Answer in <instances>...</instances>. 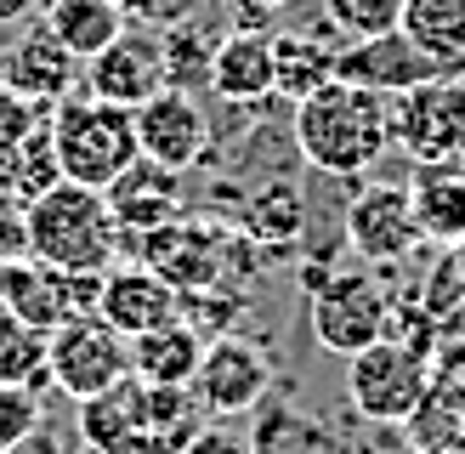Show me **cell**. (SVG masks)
Segmentation results:
<instances>
[{
	"mask_svg": "<svg viewBox=\"0 0 465 454\" xmlns=\"http://www.w3.org/2000/svg\"><path fill=\"white\" fill-rule=\"evenodd\" d=\"M431 392V358L403 347L398 335L346 358V398L369 426H403Z\"/></svg>",
	"mask_w": 465,
	"mask_h": 454,
	"instance_id": "5b68a950",
	"label": "cell"
},
{
	"mask_svg": "<svg viewBox=\"0 0 465 454\" xmlns=\"http://www.w3.org/2000/svg\"><path fill=\"white\" fill-rule=\"evenodd\" d=\"M52 148H57V171L63 182H80V188H114L143 148H136V120L131 108H114L74 91L52 108Z\"/></svg>",
	"mask_w": 465,
	"mask_h": 454,
	"instance_id": "3957f363",
	"label": "cell"
},
{
	"mask_svg": "<svg viewBox=\"0 0 465 454\" xmlns=\"http://www.w3.org/2000/svg\"><path fill=\"white\" fill-rule=\"evenodd\" d=\"M131 120H136V148H143V159H153V165H165V171H188L204 159V148H211L204 108L176 85L153 91Z\"/></svg>",
	"mask_w": 465,
	"mask_h": 454,
	"instance_id": "4fadbf2b",
	"label": "cell"
},
{
	"mask_svg": "<svg viewBox=\"0 0 465 454\" xmlns=\"http://www.w3.org/2000/svg\"><path fill=\"white\" fill-rule=\"evenodd\" d=\"M45 29L85 63L125 29V6L120 0H52V6H45Z\"/></svg>",
	"mask_w": 465,
	"mask_h": 454,
	"instance_id": "603a6c76",
	"label": "cell"
},
{
	"mask_svg": "<svg viewBox=\"0 0 465 454\" xmlns=\"http://www.w3.org/2000/svg\"><path fill=\"white\" fill-rule=\"evenodd\" d=\"M45 375L74 403L108 392L131 375V335H120L103 312H80L45 335Z\"/></svg>",
	"mask_w": 465,
	"mask_h": 454,
	"instance_id": "52a82bcc",
	"label": "cell"
},
{
	"mask_svg": "<svg viewBox=\"0 0 465 454\" xmlns=\"http://www.w3.org/2000/svg\"><path fill=\"white\" fill-rule=\"evenodd\" d=\"M97 290H103V272H63L35 256L0 262V307L17 312L23 324H35L40 335H52L80 312H97Z\"/></svg>",
	"mask_w": 465,
	"mask_h": 454,
	"instance_id": "ba28073f",
	"label": "cell"
},
{
	"mask_svg": "<svg viewBox=\"0 0 465 454\" xmlns=\"http://www.w3.org/2000/svg\"><path fill=\"white\" fill-rule=\"evenodd\" d=\"M80 80H85V63L68 52L45 23L23 29L6 52H0V85H12L17 97H29L40 108H57L63 97H74Z\"/></svg>",
	"mask_w": 465,
	"mask_h": 454,
	"instance_id": "7c38bea8",
	"label": "cell"
},
{
	"mask_svg": "<svg viewBox=\"0 0 465 454\" xmlns=\"http://www.w3.org/2000/svg\"><path fill=\"white\" fill-rule=\"evenodd\" d=\"M232 6H255V12H267V17H272V12H284L290 0H232Z\"/></svg>",
	"mask_w": 465,
	"mask_h": 454,
	"instance_id": "e575fe53",
	"label": "cell"
},
{
	"mask_svg": "<svg viewBox=\"0 0 465 454\" xmlns=\"http://www.w3.org/2000/svg\"><path fill=\"white\" fill-rule=\"evenodd\" d=\"M97 312L120 335H143V330H159V324H171V318H182V290L148 262H114L103 272Z\"/></svg>",
	"mask_w": 465,
	"mask_h": 454,
	"instance_id": "5bb4252c",
	"label": "cell"
},
{
	"mask_svg": "<svg viewBox=\"0 0 465 454\" xmlns=\"http://www.w3.org/2000/svg\"><path fill=\"white\" fill-rule=\"evenodd\" d=\"M0 380H45V335L0 307Z\"/></svg>",
	"mask_w": 465,
	"mask_h": 454,
	"instance_id": "d4e9b609",
	"label": "cell"
},
{
	"mask_svg": "<svg viewBox=\"0 0 465 454\" xmlns=\"http://www.w3.org/2000/svg\"><path fill=\"white\" fill-rule=\"evenodd\" d=\"M35 6H40V0H0V29H17Z\"/></svg>",
	"mask_w": 465,
	"mask_h": 454,
	"instance_id": "836d02e7",
	"label": "cell"
},
{
	"mask_svg": "<svg viewBox=\"0 0 465 454\" xmlns=\"http://www.w3.org/2000/svg\"><path fill=\"white\" fill-rule=\"evenodd\" d=\"M35 426H40V392L29 380H0V449L29 438Z\"/></svg>",
	"mask_w": 465,
	"mask_h": 454,
	"instance_id": "83f0119b",
	"label": "cell"
},
{
	"mask_svg": "<svg viewBox=\"0 0 465 454\" xmlns=\"http://www.w3.org/2000/svg\"><path fill=\"white\" fill-rule=\"evenodd\" d=\"M29 256V222H23V204L0 211V262H17Z\"/></svg>",
	"mask_w": 465,
	"mask_h": 454,
	"instance_id": "1f68e13d",
	"label": "cell"
},
{
	"mask_svg": "<svg viewBox=\"0 0 465 454\" xmlns=\"http://www.w3.org/2000/svg\"><path fill=\"white\" fill-rule=\"evenodd\" d=\"M443 454H465V431H460V438H454V443H449Z\"/></svg>",
	"mask_w": 465,
	"mask_h": 454,
	"instance_id": "8d00e7d4",
	"label": "cell"
},
{
	"mask_svg": "<svg viewBox=\"0 0 465 454\" xmlns=\"http://www.w3.org/2000/svg\"><path fill=\"white\" fill-rule=\"evenodd\" d=\"M0 454H63V438H57L52 426H35L29 438H17L12 449H0Z\"/></svg>",
	"mask_w": 465,
	"mask_h": 454,
	"instance_id": "d6a6232c",
	"label": "cell"
},
{
	"mask_svg": "<svg viewBox=\"0 0 465 454\" xmlns=\"http://www.w3.org/2000/svg\"><path fill=\"white\" fill-rule=\"evenodd\" d=\"M391 148L414 165H454L465 153V68H443L391 97Z\"/></svg>",
	"mask_w": 465,
	"mask_h": 454,
	"instance_id": "8992f818",
	"label": "cell"
},
{
	"mask_svg": "<svg viewBox=\"0 0 465 454\" xmlns=\"http://www.w3.org/2000/svg\"><path fill=\"white\" fill-rule=\"evenodd\" d=\"M335 52H341V45H318L312 35H301V29L272 35V97L307 103L312 91H323L335 80Z\"/></svg>",
	"mask_w": 465,
	"mask_h": 454,
	"instance_id": "ffe728a7",
	"label": "cell"
},
{
	"mask_svg": "<svg viewBox=\"0 0 465 454\" xmlns=\"http://www.w3.org/2000/svg\"><path fill=\"white\" fill-rule=\"evenodd\" d=\"M346 244L363 267H398L420 250V222H414V204L403 182H369L346 204Z\"/></svg>",
	"mask_w": 465,
	"mask_h": 454,
	"instance_id": "30bf717a",
	"label": "cell"
},
{
	"mask_svg": "<svg viewBox=\"0 0 465 454\" xmlns=\"http://www.w3.org/2000/svg\"><path fill=\"white\" fill-rule=\"evenodd\" d=\"M398 29L420 45L437 68L465 63V0H403Z\"/></svg>",
	"mask_w": 465,
	"mask_h": 454,
	"instance_id": "7402d4cb",
	"label": "cell"
},
{
	"mask_svg": "<svg viewBox=\"0 0 465 454\" xmlns=\"http://www.w3.org/2000/svg\"><path fill=\"white\" fill-rule=\"evenodd\" d=\"M454 318H460V335H465V301H460V312H454Z\"/></svg>",
	"mask_w": 465,
	"mask_h": 454,
	"instance_id": "74e56055",
	"label": "cell"
},
{
	"mask_svg": "<svg viewBox=\"0 0 465 454\" xmlns=\"http://www.w3.org/2000/svg\"><path fill=\"white\" fill-rule=\"evenodd\" d=\"M85 97L114 103V108H143L153 91H165V35L153 29H125L114 35L97 57H85V80H80Z\"/></svg>",
	"mask_w": 465,
	"mask_h": 454,
	"instance_id": "8fae6325",
	"label": "cell"
},
{
	"mask_svg": "<svg viewBox=\"0 0 465 454\" xmlns=\"http://www.w3.org/2000/svg\"><path fill=\"white\" fill-rule=\"evenodd\" d=\"M176 454H255V438H244L232 420H211V426H199Z\"/></svg>",
	"mask_w": 465,
	"mask_h": 454,
	"instance_id": "4dcf8cb0",
	"label": "cell"
},
{
	"mask_svg": "<svg viewBox=\"0 0 465 454\" xmlns=\"http://www.w3.org/2000/svg\"><path fill=\"white\" fill-rule=\"evenodd\" d=\"M295 148L318 176H369L391 148V97L352 80H330L307 103H295Z\"/></svg>",
	"mask_w": 465,
	"mask_h": 454,
	"instance_id": "6da1fadb",
	"label": "cell"
},
{
	"mask_svg": "<svg viewBox=\"0 0 465 454\" xmlns=\"http://www.w3.org/2000/svg\"><path fill=\"white\" fill-rule=\"evenodd\" d=\"M420 239L437 250L465 244V171L460 165H414V176L403 182Z\"/></svg>",
	"mask_w": 465,
	"mask_h": 454,
	"instance_id": "e0dca14e",
	"label": "cell"
},
{
	"mask_svg": "<svg viewBox=\"0 0 465 454\" xmlns=\"http://www.w3.org/2000/svg\"><path fill=\"white\" fill-rule=\"evenodd\" d=\"M29 222V256L63 272H108L114 250H120V222L103 188H80V182H52L45 193L23 204Z\"/></svg>",
	"mask_w": 465,
	"mask_h": 454,
	"instance_id": "7a4b0ae2",
	"label": "cell"
},
{
	"mask_svg": "<svg viewBox=\"0 0 465 454\" xmlns=\"http://www.w3.org/2000/svg\"><path fill=\"white\" fill-rule=\"evenodd\" d=\"M80 438L91 454H143V380L125 375L80 403Z\"/></svg>",
	"mask_w": 465,
	"mask_h": 454,
	"instance_id": "ac0fdd59",
	"label": "cell"
},
{
	"mask_svg": "<svg viewBox=\"0 0 465 454\" xmlns=\"http://www.w3.org/2000/svg\"><path fill=\"white\" fill-rule=\"evenodd\" d=\"M323 17H330V29L341 40H369V35L398 29L403 0H323Z\"/></svg>",
	"mask_w": 465,
	"mask_h": 454,
	"instance_id": "484cf974",
	"label": "cell"
},
{
	"mask_svg": "<svg viewBox=\"0 0 465 454\" xmlns=\"http://www.w3.org/2000/svg\"><path fill=\"white\" fill-rule=\"evenodd\" d=\"M211 91L239 108L267 103L272 97V29H227L211 52Z\"/></svg>",
	"mask_w": 465,
	"mask_h": 454,
	"instance_id": "2e32d148",
	"label": "cell"
},
{
	"mask_svg": "<svg viewBox=\"0 0 465 454\" xmlns=\"http://www.w3.org/2000/svg\"><path fill=\"white\" fill-rule=\"evenodd\" d=\"M431 398L465 426V347H437L431 352Z\"/></svg>",
	"mask_w": 465,
	"mask_h": 454,
	"instance_id": "f546056e",
	"label": "cell"
},
{
	"mask_svg": "<svg viewBox=\"0 0 465 454\" xmlns=\"http://www.w3.org/2000/svg\"><path fill=\"white\" fill-rule=\"evenodd\" d=\"M0 52H6V45H0Z\"/></svg>",
	"mask_w": 465,
	"mask_h": 454,
	"instance_id": "ab89813d",
	"label": "cell"
},
{
	"mask_svg": "<svg viewBox=\"0 0 465 454\" xmlns=\"http://www.w3.org/2000/svg\"><path fill=\"white\" fill-rule=\"evenodd\" d=\"M211 52H216V45L204 35H193V29L165 35V85H176V91H188V80L211 85Z\"/></svg>",
	"mask_w": 465,
	"mask_h": 454,
	"instance_id": "4316f807",
	"label": "cell"
},
{
	"mask_svg": "<svg viewBox=\"0 0 465 454\" xmlns=\"http://www.w3.org/2000/svg\"><path fill=\"white\" fill-rule=\"evenodd\" d=\"M176 171L153 165V159H136V165L108 188V204H114V222L120 227H165L176 216Z\"/></svg>",
	"mask_w": 465,
	"mask_h": 454,
	"instance_id": "44dd1931",
	"label": "cell"
},
{
	"mask_svg": "<svg viewBox=\"0 0 465 454\" xmlns=\"http://www.w3.org/2000/svg\"><path fill=\"white\" fill-rule=\"evenodd\" d=\"M301 227H307V204H301L295 182H272V188H262V193L250 199V211H244V233L262 244V250L295 244Z\"/></svg>",
	"mask_w": 465,
	"mask_h": 454,
	"instance_id": "cb8c5ba5",
	"label": "cell"
},
{
	"mask_svg": "<svg viewBox=\"0 0 465 454\" xmlns=\"http://www.w3.org/2000/svg\"><path fill=\"white\" fill-rule=\"evenodd\" d=\"M431 74H443V68H437L403 29H386V35H369V40H346L335 52V80L369 85V91H381V97H403V91H414Z\"/></svg>",
	"mask_w": 465,
	"mask_h": 454,
	"instance_id": "9a60e30c",
	"label": "cell"
},
{
	"mask_svg": "<svg viewBox=\"0 0 465 454\" xmlns=\"http://www.w3.org/2000/svg\"><path fill=\"white\" fill-rule=\"evenodd\" d=\"M391 295L381 284V272H323V284L307 295V324L312 340L335 358H352L363 347L391 335Z\"/></svg>",
	"mask_w": 465,
	"mask_h": 454,
	"instance_id": "277c9868",
	"label": "cell"
},
{
	"mask_svg": "<svg viewBox=\"0 0 465 454\" xmlns=\"http://www.w3.org/2000/svg\"><path fill=\"white\" fill-rule=\"evenodd\" d=\"M449 256H454V267H460V279H465V244H454Z\"/></svg>",
	"mask_w": 465,
	"mask_h": 454,
	"instance_id": "d590c367",
	"label": "cell"
},
{
	"mask_svg": "<svg viewBox=\"0 0 465 454\" xmlns=\"http://www.w3.org/2000/svg\"><path fill=\"white\" fill-rule=\"evenodd\" d=\"M45 114H52V108H40V103H29V97H17L12 85H0V165H6V159L40 131Z\"/></svg>",
	"mask_w": 465,
	"mask_h": 454,
	"instance_id": "f1b7e54d",
	"label": "cell"
},
{
	"mask_svg": "<svg viewBox=\"0 0 465 454\" xmlns=\"http://www.w3.org/2000/svg\"><path fill=\"white\" fill-rule=\"evenodd\" d=\"M267 386H272V358L262 340L216 335V340H204V358H199L188 392L199 398V409L211 420H239L267 398Z\"/></svg>",
	"mask_w": 465,
	"mask_h": 454,
	"instance_id": "9c48e42d",
	"label": "cell"
},
{
	"mask_svg": "<svg viewBox=\"0 0 465 454\" xmlns=\"http://www.w3.org/2000/svg\"><path fill=\"white\" fill-rule=\"evenodd\" d=\"M454 165H460V171H465V153H460V159H454Z\"/></svg>",
	"mask_w": 465,
	"mask_h": 454,
	"instance_id": "f35d334b",
	"label": "cell"
},
{
	"mask_svg": "<svg viewBox=\"0 0 465 454\" xmlns=\"http://www.w3.org/2000/svg\"><path fill=\"white\" fill-rule=\"evenodd\" d=\"M199 358H204V335L188 318H171L159 330L131 335V375L148 386H193Z\"/></svg>",
	"mask_w": 465,
	"mask_h": 454,
	"instance_id": "d6986e66",
	"label": "cell"
}]
</instances>
